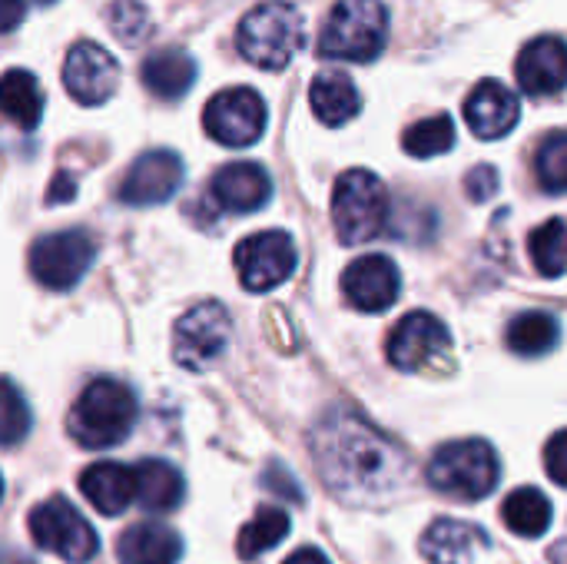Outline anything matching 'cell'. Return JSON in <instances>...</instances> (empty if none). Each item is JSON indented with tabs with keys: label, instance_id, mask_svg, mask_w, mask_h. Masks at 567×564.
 <instances>
[{
	"label": "cell",
	"instance_id": "1",
	"mask_svg": "<svg viewBox=\"0 0 567 564\" xmlns=\"http://www.w3.org/2000/svg\"><path fill=\"white\" fill-rule=\"evenodd\" d=\"M309 449L326 489L346 505H385L409 482L405 452L349 406H332L312 429Z\"/></svg>",
	"mask_w": 567,
	"mask_h": 564
},
{
	"label": "cell",
	"instance_id": "2",
	"mask_svg": "<svg viewBox=\"0 0 567 564\" xmlns=\"http://www.w3.org/2000/svg\"><path fill=\"white\" fill-rule=\"evenodd\" d=\"M140 419V402L133 389L120 379H93L66 412V432L80 449L103 452L120 445Z\"/></svg>",
	"mask_w": 567,
	"mask_h": 564
},
{
	"label": "cell",
	"instance_id": "3",
	"mask_svg": "<svg viewBox=\"0 0 567 564\" xmlns=\"http://www.w3.org/2000/svg\"><path fill=\"white\" fill-rule=\"evenodd\" d=\"M302 40H306V20L289 0L256 3L236 30L239 53L259 70L289 66L292 57L299 53Z\"/></svg>",
	"mask_w": 567,
	"mask_h": 564
},
{
	"label": "cell",
	"instance_id": "4",
	"mask_svg": "<svg viewBox=\"0 0 567 564\" xmlns=\"http://www.w3.org/2000/svg\"><path fill=\"white\" fill-rule=\"evenodd\" d=\"M389 40V7L382 0H336L319 33V57L372 63Z\"/></svg>",
	"mask_w": 567,
	"mask_h": 564
},
{
	"label": "cell",
	"instance_id": "5",
	"mask_svg": "<svg viewBox=\"0 0 567 564\" xmlns=\"http://www.w3.org/2000/svg\"><path fill=\"white\" fill-rule=\"evenodd\" d=\"M425 479L442 495L478 502L498 489L502 462L485 439H458V442H445L442 449H435V455L429 459Z\"/></svg>",
	"mask_w": 567,
	"mask_h": 564
},
{
	"label": "cell",
	"instance_id": "6",
	"mask_svg": "<svg viewBox=\"0 0 567 564\" xmlns=\"http://www.w3.org/2000/svg\"><path fill=\"white\" fill-rule=\"evenodd\" d=\"M389 223V189L369 170H346L332 189V226L346 246L375 239Z\"/></svg>",
	"mask_w": 567,
	"mask_h": 564
},
{
	"label": "cell",
	"instance_id": "7",
	"mask_svg": "<svg viewBox=\"0 0 567 564\" xmlns=\"http://www.w3.org/2000/svg\"><path fill=\"white\" fill-rule=\"evenodd\" d=\"M27 529H30L37 548H43V552L63 558L66 564L90 562V558L100 552L96 532L90 529V522H86L63 495H53V499L40 502V505L30 512Z\"/></svg>",
	"mask_w": 567,
	"mask_h": 564
},
{
	"label": "cell",
	"instance_id": "8",
	"mask_svg": "<svg viewBox=\"0 0 567 564\" xmlns=\"http://www.w3.org/2000/svg\"><path fill=\"white\" fill-rule=\"evenodd\" d=\"M93 256H96V243L86 229H60L33 243L30 273L43 289L66 293L86 276Z\"/></svg>",
	"mask_w": 567,
	"mask_h": 564
},
{
	"label": "cell",
	"instance_id": "9",
	"mask_svg": "<svg viewBox=\"0 0 567 564\" xmlns=\"http://www.w3.org/2000/svg\"><path fill=\"white\" fill-rule=\"evenodd\" d=\"M229 342H233V319L226 306L199 302L173 329V359L189 372H203L223 359Z\"/></svg>",
	"mask_w": 567,
	"mask_h": 564
},
{
	"label": "cell",
	"instance_id": "10",
	"mask_svg": "<svg viewBox=\"0 0 567 564\" xmlns=\"http://www.w3.org/2000/svg\"><path fill=\"white\" fill-rule=\"evenodd\" d=\"M233 263H236L239 283H243L249 293H269V289L282 286V283L296 273L299 253H296V243H292L289 233H282V229H266V233L246 236V239L236 246Z\"/></svg>",
	"mask_w": 567,
	"mask_h": 564
},
{
	"label": "cell",
	"instance_id": "11",
	"mask_svg": "<svg viewBox=\"0 0 567 564\" xmlns=\"http://www.w3.org/2000/svg\"><path fill=\"white\" fill-rule=\"evenodd\" d=\"M203 123L206 133L223 146H252L266 130V103L252 86H233L206 103Z\"/></svg>",
	"mask_w": 567,
	"mask_h": 564
},
{
	"label": "cell",
	"instance_id": "12",
	"mask_svg": "<svg viewBox=\"0 0 567 564\" xmlns=\"http://www.w3.org/2000/svg\"><path fill=\"white\" fill-rule=\"evenodd\" d=\"M452 352V332L435 312H409L389 332L385 356L402 372H422Z\"/></svg>",
	"mask_w": 567,
	"mask_h": 564
},
{
	"label": "cell",
	"instance_id": "13",
	"mask_svg": "<svg viewBox=\"0 0 567 564\" xmlns=\"http://www.w3.org/2000/svg\"><path fill=\"white\" fill-rule=\"evenodd\" d=\"M63 86L76 103L100 106L120 86V63L100 43L80 40L70 47V53L63 60Z\"/></svg>",
	"mask_w": 567,
	"mask_h": 564
},
{
	"label": "cell",
	"instance_id": "14",
	"mask_svg": "<svg viewBox=\"0 0 567 564\" xmlns=\"http://www.w3.org/2000/svg\"><path fill=\"white\" fill-rule=\"evenodd\" d=\"M399 289H402L399 266L382 253L359 256L342 273V296L359 312H385V309H392L395 299H399Z\"/></svg>",
	"mask_w": 567,
	"mask_h": 564
},
{
	"label": "cell",
	"instance_id": "15",
	"mask_svg": "<svg viewBox=\"0 0 567 564\" xmlns=\"http://www.w3.org/2000/svg\"><path fill=\"white\" fill-rule=\"evenodd\" d=\"M179 186H183V160L173 150H150L126 170L116 196L126 206H156L166 203Z\"/></svg>",
	"mask_w": 567,
	"mask_h": 564
},
{
	"label": "cell",
	"instance_id": "16",
	"mask_svg": "<svg viewBox=\"0 0 567 564\" xmlns=\"http://www.w3.org/2000/svg\"><path fill=\"white\" fill-rule=\"evenodd\" d=\"M522 103L502 80H482L465 100V123L478 140H502L518 126Z\"/></svg>",
	"mask_w": 567,
	"mask_h": 564
},
{
	"label": "cell",
	"instance_id": "17",
	"mask_svg": "<svg viewBox=\"0 0 567 564\" xmlns=\"http://www.w3.org/2000/svg\"><path fill=\"white\" fill-rule=\"evenodd\" d=\"M209 196L226 213H256L272 196V180L259 163H226L209 180Z\"/></svg>",
	"mask_w": 567,
	"mask_h": 564
},
{
	"label": "cell",
	"instance_id": "18",
	"mask_svg": "<svg viewBox=\"0 0 567 564\" xmlns=\"http://www.w3.org/2000/svg\"><path fill=\"white\" fill-rule=\"evenodd\" d=\"M518 86L528 96H555L567 86V43L558 37L532 40L515 63Z\"/></svg>",
	"mask_w": 567,
	"mask_h": 564
},
{
	"label": "cell",
	"instance_id": "19",
	"mask_svg": "<svg viewBox=\"0 0 567 564\" xmlns=\"http://www.w3.org/2000/svg\"><path fill=\"white\" fill-rule=\"evenodd\" d=\"M488 548V532L458 519H439L422 535V555L432 564H475Z\"/></svg>",
	"mask_w": 567,
	"mask_h": 564
},
{
	"label": "cell",
	"instance_id": "20",
	"mask_svg": "<svg viewBox=\"0 0 567 564\" xmlns=\"http://www.w3.org/2000/svg\"><path fill=\"white\" fill-rule=\"evenodd\" d=\"M80 495L100 512V515H123L130 502L136 499V469H126L120 462H93L80 472Z\"/></svg>",
	"mask_w": 567,
	"mask_h": 564
},
{
	"label": "cell",
	"instance_id": "21",
	"mask_svg": "<svg viewBox=\"0 0 567 564\" xmlns=\"http://www.w3.org/2000/svg\"><path fill=\"white\" fill-rule=\"evenodd\" d=\"M120 564H176L183 558V539L159 522L130 525L116 542Z\"/></svg>",
	"mask_w": 567,
	"mask_h": 564
},
{
	"label": "cell",
	"instance_id": "22",
	"mask_svg": "<svg viewBox=\"0 0 567 564\" xmlns=\"http://www.w3.org/2000/svg\"><path fill=\"white\" fill-rule=\"evenodd\" d=\"M143 86L159 100H179L196 83V60L179 47L153 50L140 66Z\"/></svg>",
	"mask_w": 567,
	"mask_h": 564
},
{
	"label": "cell",
	"instance_id": "23",
	"mask_svg": "<svg viewBox=\"0 0 567 564\" xmlns=\"http://www.w3.org/2000/svg\"><path fill=\"white\" fill-rule=\"evenodd\" d=\"M186 495V482L176 465L163 459H143L136 465V502L150 515L176 512Z\"/></svg>",
	"mask_w": 567,
	"mask_h": 564
},
{
	"label": "cell",
	"instance_id": "24",
	"mask_svg": "<svg viewBox=\"0 0 567 564\" xmlns=\"http://www.w3.org/2000/svg\"><path fill=\"white\" fill-rule=\"evenodd\" d=\"M309 103H312V113L319 116V123H326V126H346L362 110V96H359L355 83L339 70H322L312 80Z\"/></svg>",
	"mask_w": 567,
	"mask_h": 564
},
{
	"label": "cell",
	"instance_id": "25",
	"mask_svg": "<svg viewBox=\"0 0 567 564\" xmlns=\"http://www.w3.org/2000/svg\"><path fill=\"white\" fill-rule=\"evenodd\" d=\"M505 342L515 356L522 359H542L548 356L551 349H558L561 342V326L551 312L545 309H532V312H518L512 322H508V332H505Z\"/></svg>",
	"mask_w": 567,
	"mask_h": 564
},
{
	"label": "cell",
	"instance_id": "26",
	"mask_svg": "<svg viewBox=\"0 0 567 564\" xmlns=\"http://www.w3.org/2000/svg\"><path fill=\"white\" fill-rule=\"evenodd\" d=\"M0 106L13 126L33 130L43 116V90H40L37 76L20 66L7 70L3 83H0Z\"/></svg>",
	"mask_w": 567,
	"mask_h": 564
},
{
	"label": "cell",
	"instance_id": "27",
	"mask_svg": "<svg viewBox=\"0 0 567 564\" xmlns=\"http://www.w3.org/2000/svg\"><path fill=\"white\" fill-rule=\"evenodd\" d=\"M551 519H555V512H551L548 495L532 485L515 489L502 505V522L518 539H542L551 529Z\"/></svg>",
	"mask_w": 567,
	"mask_h": 564
},
{
	"label": "cell",
	"instance_id": "28",
	"mask_svg": "<svg viewBox=\"0 0 567 564\" xmlns=\"http://www.w3.org/2000/svg\"><path fill=\"white\" fill-rule=\"evenodd\" d=\"M286 535H289V515L282 509H259L252 515V522L243 525V532L236 539V555L243 562H256L259 555L276 548Z\"/></svg>",
	"mask_w": 567,
	"mask_h": 564
},
{
	"label": "cell",
	"instance_id": "29",
	"mask_svg": "<svg viewBox=\"0 0 567 564\" xmlns=\"http://www.w3.org/2000/svg\"><path fill=\"white\" fill-rule=\"evenodd\" d=\"M528 256L535 263V269L545 279H555L567 269V219L555 216L548 223H542L532 236H528Z\"/></svg>",
	"mask_w": 567,
	"mask_h": 564
},
{
	"label": "cell",
	"instance_id": "30",
	"mask_svg": "<svg viewBox=\"0 0 567 564\" xmlns=\"http://www.w3.org/2000/svg\"><path fill=\"white\" fill-rule=\"evenodd\" d=\"M402 146L409 156H419V160H432V156H442L455 146V123L449 113H435V116H425L419 123H412L405 133H402Z\"/></svg>",
	"mask_w": 567,
	"mask_h": 564
},
{
	"label": "cell",
	"instance_id": "31",
	"mask_svg": "<svg viewBox=\"0 0 567 564\" xmlns=\"http://www.w3.org/2000/svg\"><path fill=\"white\" fill-rule=\"evenodd\" d=\"M106 27L123 47H136L150 37V10L140 0H113L106 10Z\"/></svg>",
	"mask_w": 567,
	"mask_h": 564
},
{
	"label": "cell",
	"instance_id": "32",
	"mask_svg": "<svg viewBox=\"0 0 567 564\" xmlns=\"http://www.w3.org/2000/svg\"><path fill=\"white\" fill-rule=\"evenodd\" d=\"M535 176L542 189L567 193V133H551L535 153Z\"/></svg>",
	"mask_w": 567,
	"mask_h": 564
},
{
	"label": "cell",
	"instance_id": "33",
	"mask_svg": "<svg viewBox=\"0 0 567 564\" xmlns=\"http://www.w3.org/2000/svg\"><path fill=\"white\" fill-rule=\"evenodd\" d=\"M30 406L27 399L20 396L17 382L13 379H3V412H0V429H3V445L13 449L27 439L30 432Z\"/></svg>",
	"mask_w": 567,
	"mask_h": 564
},
{
	"label": "cell",
	"instance_id": "34",
	"mask_svg": "<svg viewBox=\"0 0 567 564\" xmlns=\"http://www.w3.org/2000/svg\"><path fill=\"white\" fill-rule=\"evenodd\" d=\"M262 485H266L276 499L302 505V489H299L296 475H292L282 462H269V465H266V472H262Z\"/></svg>",
	"mask_w": 567,
	"mask_h": 564
},
{
	"label": "cell",
	"instance_id": "35",
	"mask_svg": "<svg viewBox=\"0 0 567 564\" xmlns=\"http://www.w3.org/2000/svg\"><path fill=\"white\" fill-rule=\"evenodd\" d=\"M498 186H502L498 170H495V166H488V163H482V166L468 170V176H465V196H468L472 203H485V199H492V196L498 193Z\"/></svg>",
	"mask_w": 567,
	"mask_h": 564
},
{
	"label": "cell",
	"instance_id": "36",
	"mask_svg": "<svg viewBox=\"0 0 567 564\" xmlns=\"http://www.w3.org/2000/svg\"><path fill=\"white\" fill-rule=\"evenodd\" d=\"M545 472H548L551 482L567 489V429L548 439V445H545Z\"/></svg>",
	"mask_w": 567,
	"mask_h": 564
},
{
	"label": "cell",
	"instance_id": "37",
	"mask_svg": "<svg viewBox=\"0 0 567 564\" xmlns=\"http://www.w3.org/2000/svg\"><path fill=\"white\" fill-rule=\"evenodd\" d=\"M76 196V180L70 173H56L50 189H47V203L50 206H60V203H70Z\"/></svg>",
	"mask_w": 567,
	"mask_h": 564
},
{
	"label": "cell",
	"instance_id": "38",
	"mask_svg": "<svg viewBox=\"0 0 567 564\" xmlns=\"http://www.w3.org/2000/svg\"><path fill=\"white\" fill-rule=\"evenodd\" d=\"M27 0H3V30H13L23 20Z\"/></svg>",
	"mask_w": 567,
	"mask_h": 564
},
{
	"label": "cell",
	"instance_id": "39",
	"mask_svg": "<svg viewBox=\"0 0 567 564\" xmlns=\"http://www.w3.org/2000/svg\"><path fill=\"white\" fill-rule=\"evenodd\" d=\"M286 564H329V558L319 548H299L286 558Z\"/></svg>",
	"mask_w": 567,
	"mask_h": 564
},
{
	"label": "cell",
	"instance_id": "40",
	"mask_svg": "<svg viewBox=\"0 0 567 564\" xmlns=\"http://www.w3.org/2000/svg\"><path fill=\"white\" fill-rule=\"evenodd\" d=\"M7 564H30V558H23V555H17V552H10V562Z\"/></svg>",
	"mask_w": 567,
	"mask_h": 564
},
{
	"label": "cell",
	"instance_id": "41",
	"mask_svg": "<svg viewBox=\"0 0 567 564\" xmlns=\"http://www.w3.org/2000/svg\"><path fill=\"white\" fill-rule=\"evenodd\" d=\"M27 3H33V7H50L53 0H27Z\"/></svg>",
	"mask_w": 567,
	"mask_h": 564
}]
</instances>
